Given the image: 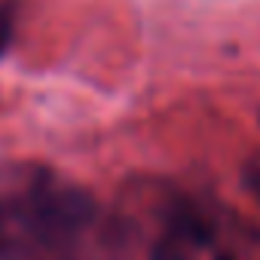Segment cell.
I'll return each instance as SVG.
<instances>
[{
    "label": "cell",
    "instance_id": "obj_1",
    "mask_svg": "<svg viewBox=\"0 0 260 260\" xmlns=\"http://www.w3.org/2000/svg\"><path fill=\"white\" fill-rule=\"evenodd\" d=\"M211 245H214L211 217L187 196H172L162 205L150 260H196Z\"/></svg>",
    "mask_w": 260,
    "mask_h": 260
},
{
    "label": "cell",
    "instance_id": "obj_2",
    "mask_svg": "<svg viewBox=\"0 0 260 260\" xmlns=\"http://www.w3.org/2000/svg\"><path fill=\"white\" fill-rule=\"evenodd\" d=\"M13 34H16V13L10 4H0V58L10 52Z\"/></svg>",
    "mask_w": 260,
    "mask_h": 260
},
{
    "label": "cell",
    "instance_id": "obj_3",
    "mask_svg": "<svg viewBox=\"0 0 260 260\" xmlns=\"http://www.w3.org/2000/svg\"><path fill=\"white\" fill-rule=\"evenodd\" d=\"M242 181H245L248 193H251V196L257 199V205H260V153L245 166V178H242Z\"/></svg>",
    "mask_w": 260,
    "mask_h": 260
},
{
    "label": "cell",
    "instance_id": "obj_4",
    "mask_svg": "<svg viewBox=\"0 0 260 260\" xmlns=\"http://www.w3.org/2000/svg\"><path fill=\"white\" fill-rule=\"evenodd\" d=\"M214 260H236V254H230V251H220V254H217Z\"/></svg>",
    "mask_w": 260,
    "mask_h": 260
}]
</instances>
